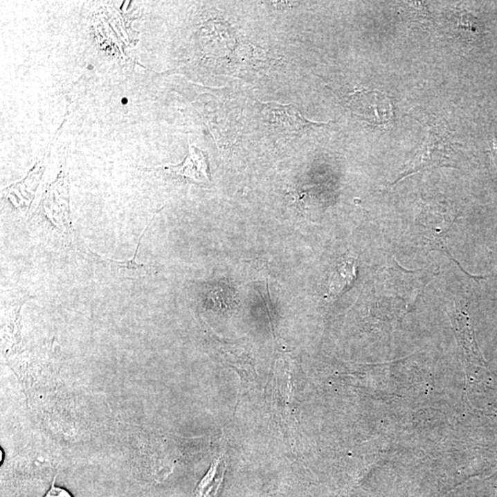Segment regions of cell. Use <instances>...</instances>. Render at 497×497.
Here are the masks:
<instances>
[{"label":"cell","instance_id":"1","mask_svg":"<svg viewBox=\"0 0 497 497\" xmlns=\"http://www.w3.org/2000/svg\"><path fill=\"white\" fill-rule=\"evenodd\" d=\"M33 219L36 228L48 241L55 242V244L69 250H78L84 253L88 250V247L79 241L72 225L68 192L63 197L57 198L51 187V191Z\"/></svg>","mask_w":497,"mask_h":497},{"label":"cell","instance_id":"2","mask_svg":"<svg viewBox=\"0 0 497 497\" xmlns=\"http://www.w3.org/2000/svg\"><path fill=\"white\" fill-rule=\"evenodd\" d=\"M424 125L427 128L426 139L414 160L400 172L398 178L392 183V186L423 170L440 167L456 168L453 160L454 150L446 130L444 129L442 125L437 124L424 122Z\"/></svg>","mask_w":497,"mask_h":497},{"label":"cell","instance_id":"3","mask_svg":"<svg viewBox=\"0 0 497 497\" xmlns=\"http://www.w3.org/2000/svg\"><path fill=\"white\" fill-rule=\"evenodd\" d=\"M352 113L373 125H385L392 121L393 113L389 98L379 91H359L348 100Z\"/></svg>","mask_w":497,"mask_h":497},{"label":"cell","instance_id":"4","mask_svg":"<svg viewBox=\"0 0 497 497\" xmlns=\"http://www.w3.org/2000/svg\"><path fill=\"white\" fill-rule=\"evenodd\" d=\"M152 223V222L147 226L143 231V234H142L141 238H139L135 254H134L133 258L131 260L117 261V260L103 258V257L100 256L99 254L94 253L93 251L89 250V248L86 251L85 255H88L92 262H94L98 266H100L102 269L107 271L109 275L116 279V280L136 281L145 279L147 278V276L152 275V267L150 266V265L139 264L138 262H136V255H138V251L139 246H141L142 239H143L145 233H147V228H150Z\"/></svg>","mask_w":497,"mask_h":497},{"label":"cell","instance_id":"5","mask_svg":"<svg viewBox=\"0 0 497 497\" xmlns=\"http://www.w3.org/2000/svg\"><path fill=\"white\" fill-rule=\"evenodd\" d=\"M262 114L271 124L275 127H280L282 130L289 131L292 134L300 133L309 127L315 125H325L323 124H315L307 121L301 116L300 111L292 105H280L269 103L265 106Z\"/></svg>","mask_w":497,"mask_h":497},{"label":"cell","instance_id":"6","mask_svg":"<svg viewBox=\"0 0 497 497\" xmlns=\"http://www.w3.org/2000/svg\"><path fill=\"white\" fill-rule=\"evenodd\" d=\"M208 163L204 153L200 150L190 146V153L186 160L179 165L166 167L168 172L198 181L206 183L209 181Z\"/></svg>","mask_w":497,"mask_h":497},{"label":"cell","instance_id":"7","mask_svg":"<svg viewBox=\"0 0 497 497\" xmlns=\"http://www.w3.org/2000/svg\"><path fill=\"white\" fill-rule=\"evenodd\" d=\"M356 278V262L353 258L343 260L335 267L331 276L329 293L332 298L340 297L350 289Z\"/></svg>","mask_w":497,"mask_h":497},{"label":"cell","instance_id":"8","mask_svg":"<svg viewBox=\"0 0 497 497\" xmlns=\"http://www.w3.org/2000/svg\"><path fill=\"white\" fill-rule=\"evenodd\" d=\"M225 462L222 457L212 463L210 470L204 477L195 490V497H217L222 487L225 473Z\"/></svg>","mask_w":497,"mask_h":497},{"label":"cell","instance_id":"9","mask_svg":"<svg viewBox=\"0 0 497 497\" xmlns=\"http://www.w3.org/2000/svg\"><path fill=\"white\" fill-rule=\"evenodd\" d=\"M459 28L462 30H464L465 32L469 33V35L474 36V37H478L482 33V28L480 26L479 21L468 12L460 13Z\"/></svg>","mask_w":497,"mask_h":497},{"label":"cell","instance_id":"10","mask_svg":"<svg viewBox=\"0 0 497 497\" xmlns=\"http://www.w3.org/2000/svg\"><path fill=\"white\" fill-rule=\"evenodd\" d=\"M55 480H57V476L53 479L51 487L44 497H73L65 488L57 487Z\"/></svg>","mask_w":497,"mask_h":497},{"label":"cell","instance_id":"11","mask_svg":"<svg viewBox=\"0 0 497 497\" xmlns=\"http://www.w3.org/2000/svg\"><path fill=\"white\" fill-rule=\"evenodd\" d=\"M490 154L497 170V142L495 136H494L492 144H491Z\"/></svg>","mask_w":497,"mask_h":497}]
</instances>
